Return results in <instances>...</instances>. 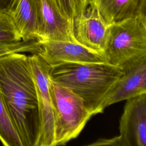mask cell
Instances as JSON below:
<instances>
[{"label":"cell","mask_w":146,"mask_h":146,"mask_svg":"<svg viewBox=\"0 0 146 146\" xmlns=\"http://www.w3.org/2000/svg\"><path fill=\"white\" fill-rule=\"evenodd\" d=\"M0 94L25 146H39L41 121L35 82L28 56H0Z\"/></svg>","instance_id":"obj_1"},{"label":"cell","mask_w":146,"mask_h":146,"mask_svg":"<svg viewBox=\"0 0 146 146\" xmlns=\"http://www.w3.org/2000/svg\"><path fill=\"white\" fill-rule=\"evenodd\" d=\"M123 71L104 63H64L51 67L52 82L79 96L92 116L103 112L102 105Z\"/></svg>","instance_id":"obj_2"},{"label":"cell","mask_w":146,"mask_h":146,"mask_svg":"<svg viewBox=\"0 0 146 146\" xmlns=\"http://www.w3.org/2000/svg\"><path fill=\"white\" fill-rule=\"evenodd\" d=\"M145 54L146 29L137 16L110 25L106 63L122 70Z\"/></svg>","instance_id":"obj_3"},{"label":"cell","mask_w":146,"mask_h":146,"mask_svg":"<svg viewBox=\"0 0 146 146\" xmlns=\"http://www.w3.org/2000/svg\"><path fill=\"white\" fill-rule=\"evenodd\" d=\"M54 109V134L56 146L65 145L76 138L92 115L82 99L68 88L51 82Z\"/></svg>","instance_id":"obj_4"},{"label":"cell","mask_w":146,"mask_h":146,"mask_svg":"<svg viewBox=\"0 0 146 146\" xmlns=\"http://www.w3.org/2000/svg\"><path fill=\"white\" fill-rule=\"evenodd\" d=\"M28 57L35 82L41 121L39 146H56L54 109L49 76L51 66L37 54H32Z\"/></svg>","instance_id":"obj_5"},{"label":"cell","mask_w":146,"mask_h":146,"mask_svg":"<svg viewBox=\"0 0 146 146\" xmlns=\"http://www.w3.org/2000/svg\"><path fill=\"white\" fill-rule=\"evenodd\" d=\"M109 27L92 2L74 23L75 38L79 43L104 56Z\"/></svg>","instance_id":"obj_6"},{"label":"cell","mask_w":146,"mask_h":146,"mask_svg":"<svg viewBox=\"0 0 146 146\" xmlns=\"http://www.w3.org/2000/svg\"><path fill=\"white\" fill-rule=\"evenodd\" d=\"M37 53L51 67L70 63H104V56L83 45L70 41L40 42Z\"/></svg>","instance_id":"obj_7"},{"label":"cell","mask_w":146,"mask_h":146,"mask_svg":"<svg viewBox=\"0 0 146 146\" xmlns=\"http://www.w3.org/2000/svg\"><path fill=\"white\" fill-rule=\"evenodd\" d=\"M123 75L104 101V109L116 103L146 94V54L121 70Z\"/></svg>","instance_id":"obj_8"},{"label":"cell","mask_w":146,"mask_h":146,"mask_svg":"<svg viewBox=\"0 0 146 146\" xmlns=\"http://www.w3.org/2000/svg\"><path fill=\"white\" fill-rule=\"evenodd\" d=\"M37 40L39 43L51 40L77 42L73 23L61 13L54 0H39Z\"/></svg>","instance_id":"obj_9"},{"label":"cell","mask_w":146,"mask_h":146,"mask_svg":"<svg viewBox=\"0 0 146 146\" xmlns=\"http://www.w3.org/2000/svg\"><path fill=\"white\" fill-rule=\"evenodd\" d=\"M119 132L128 146H146V94L126 100Z\"/></svg>","instance_id":"obj_10"},{"label":"cell","mask_w":146,"mask_h":146,"mask_svg":"<svg viewBox=\"0 0 146 146\" xmlns=\"http://www.w3.org/2000/svg\"><path fill=\"white\" fill-rule=\"evenodd\" d=\"M6 14L12 19L22 40H37L39 0H10Z\"/></svg>","instance_id":"obj_11"},{"label":"cell","mask_w":146,"mask_h":146,"mask_svg":"<svg viewBox=\"0 0 146 146\" xmlns=\"http://www.w3.org/2000/svg\"><path fill=\"white\" fill-rule=\"evenodd\" d=\"M140 0H92L108 25L137 17Z\"/></svg>","instance_id":"obj_12"},{"label":"cell","mask_w":146,"mask_h":146,"mask_svg":"<svg viewBox=\"0 0 146 146\" xmlns=\"http://www.w3.org/2000/svg\"><path fill=\"white\" fill-rule=\"evenodd\" d=\"M0 141L3 146H25L1 94Z\"/></svg>","instance_id":"obj_13"},{"label":"cell","mask_w":146,"mask_h":146,"mask_svg":"<svg viewBox=\"0 0 146 146\" xmlns=\"http://www.w3.org/2000/svg\"><path fill=\"white\" fill-rule=\"evenodd\" d=\"M61 13L74 25L92 0H54Z\"/></svg>","instance_id":"obj_14"},{"label":"cell","mask_w":146,"mask_h":146,"mask_svg":"<svg viewBox=\"0 0 146 146\" xmlns=\"http://www.w3.org/2000/svg\"><path fill=\"white\" fill-rule=\"evenodd\" d=\"M40 43L37 40L2 43H0V56L13 53L37 54L40 50Z\"/></svg>","instance_id":"obj_15"},{"label":"cell","mask_w":146,"mask_h":146,"mask_svg":"<svg viewBox=\"0 0 146 146\" xmlns=\"http://www.w3.org/2000/svg\"><path fill=\"white\" fill-rule=\"evenodd\" d=\"M22 40L11 18L0 12V43Z\"/></svg>","instance_id":"obj_16"},{"label":"cell","mask_w":146,"mask_h":146,"mask_svg":"<svg viewBox=\"0 0 146 146\" xmlns=\"http://www.w3.org/2000/svg\"><path fill=\"white\" fill-rule=\"evenodd\" d=\"M85 146H128L121 135L110 139H102Z\"/></svg>","instance_id":"obj_17"},{"label":"cell","mask_w":146,"mask_h":146,"mask_svg":"<svg viewBox=\"0 0 146 146\" xmlns=\"http://www.w3.org/2000/svg\"><path fill=\"white\" fill-rule=\"evenodd\" d=\"M137 16L146 29V0H140Z\"/></svg>","instance_id":"obj_18"},{"label":"cell","mask_w":146,"mask_h":146,"mask_svg":"<svg viewBox=\"0 0 146 146\" xmlns=\"http://www.w3.org/2000/svg\"><path fill=\"white\" fill-rule=\"evenodd\" d=\"M1 1H7L8 0H1Z\"/></svg>","instance_id":"obj_19"}]
</instances>
